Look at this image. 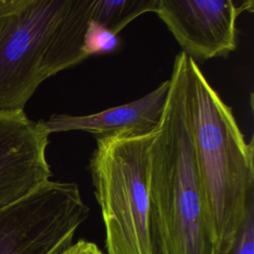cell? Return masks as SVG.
I'll list each match as a JSON object with an SVG mask.
<instances>
[{"label":"cell","instance_id":"1","mask_svg":"<svg viewBox=\"0 0 254 254\" xmlns=\"http://www.w3.org/2000/svg\"><path fill=\"white\" fill-rule=\"evenodd\" d=\"M187 113L194 160L212 236L228 254L254 203V144L197 63L186 56Z\"/></svg>","mask_w":254,"mask_h":254},{"label":"cell","instance_id":"2","mask_svg":"<svg viewBox=\"0 0 254 254\" xmlns=\"http://www.w3.org/2000/svg\"><path fill=\"white\" fill-rule=\"evenodd\" d=\"M170 90L152 144V226L159 254H221L199 185L187 113L186 54L177 55Z\"/></svg>","mask_w":254,"mask_h":254},{"label":"cell","instance_id":"3","mask_svg":"<svg viewBox=\"0 0 254 254\" xmlns=\"http://www.w3.org/2000/svg\"><path fill=\"white\" fill-rule=\"evenodd\" d=\"M94 0H11L0 13V111H24L51 76L86 59Z\"/></svg>","mask_w":254,"mask_h":254},{"label":"cell","instance_id":"4","mask_svg":"<svg viewBox=\"0 0 254 254\" xmlns=\"http://www.w3.org/2000/svg\"><path fill=\"white\" fill-rule=\"evenodd\" d=\"M156 131L145 135L121 132L96 140L89 171L107 254H158L149 195Z\"/></svg>","mask_w":254,"mask_h":254},{"label":"cell","instance_id":"5","mask_svg":"<svg viewBox=\"0 0 254 254\" xmlns=\"http://www.w3.org/2000/svg\"><path fill=\"white\" fill-rule=\"evenodd\" d=\"M88 214L75 183L50 180L0 207V254H60Z\"/></svg>","mask_w":254,"mask_h":254},{"label":"cell","instance_id":"6","mask_svg":"<svg viewBox=\"0 0 254 254\" xmlns=\"http://www.w3.org/2000/svg\"><path fill=\"white\" fill-rule=\"evenodd\" d=\"M253 0H158L154 13L183 53L196 61L226 58L237 48V19Z\"/></svg>","mask_w":254,"mask_h":254},{"label":"cell","instance_id":"7","mask_svg":"<svg viewBox=\"0 0 254 254\" xmlns=\"http://www.w3.org/2000/svg\"><path fill=\"white\" fill-rule=\"evenodd\" d=\"M50 135L43 121L24 111H0V207L50 181Z\"/></svg>","mask_w":254,"mask_h":254},{"label":"cell","instance_id":"8","mask_svg":"<svg viewBox=\"0 0 254 254\" xmlns=\"http://www.w3.org/2000/svg\"><path fill=\"white\" fill-rule=\"evenodd\" d=\"M170 90V79L161 82L154 90L134 101L111 107L89 115L53 114L43 121L52 133L84 131L96 140L121 132L145 135L157 130Z\"/></svg>","mask_w":254,"mask_h":254},{"label":"cell","instance_id":"9","mask_svg":"<svg viewBox=\"0 0 254 254\" xmlns=\"http://www.w3.org/2000/svg\"><path fill=\"white\" fill-rule=\"evenodd\" d=\"M158 0H94L90 20L116 35L139 16L155 12Z\"/></svg>","mask_w":254,"mask_h":254},{"label":"cell","instance_id":"10","mask_svg":"<svg viewBox=\"0 0 254 254\" xmlns=\"http://www.w3.org/2000/svg\"><path fill=\"white\" fill-rule=\"evenodd\" d=\"M121 47L119 35L114 34L101 24L89 20L83 36L82 52L89 58L117 52Z\"/></svg>","mask_w":254,"mask_h":254},{"label":"cell","instance_id":"11","mask_svg":"<svg viewBox=\"0 0 254 254\" xmlns=\"http://www.w3.org/2000/svg\"><path fill=\"white\" fill-rule=\"evenodd\" d=\"M228 254H254V203L250 205Z\"/></svg>","mask_w":254,"mask_h":254},{"label":"cell","instance_id":"12","mask_svg":"<svg viewBox=\"0 0 254 254\" xmlns=\"http://www.w3.org/2000/svg\"><path fill=\"white\" fill-rule=\"evenodd\" d=\"M60 254H103V252L95 243L80 239L75 243H71Z\"/></svg>","mask_w":254,"mask_h":254},{"label":"cell","instance_id":"13","mask_svg":"<svg viewBox=\"0 0 254 254\" xmlns=\"http://www.w3.org/2000/svg\"><path fill=\"white\" fill-rule=\"evenodd\" d=\"M158 254H159V252H158Z\"/></svg>","mask_w":254,"mask_h":254}]
</instances>
